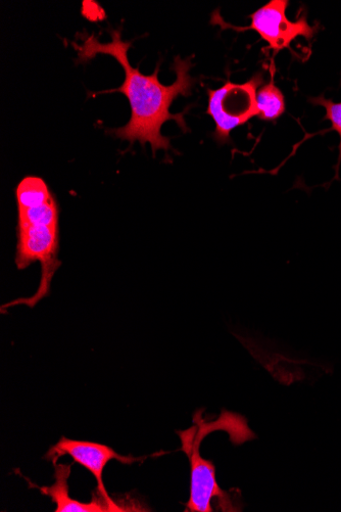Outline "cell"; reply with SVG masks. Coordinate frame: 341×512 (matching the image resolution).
Returning a JSON list of instances; mask_svg holds the SVG:
<instances>
[{
	"mask_svg": "<svg viewBox=\"0 0 341 512\" xmlns=\"http://www.w3.org/2000/svg\"><path fill=\"white\" fill-rule=\"evenodd\" d=\"M131 44L122 39V30L118 29L112 32L110 42L102 43L91 35L86 37L81 45H75V48L81 63L91 61L97 55H105L114 58L122 66L125 79L121 87L101 93H122L129 101L131 116L125 126L111 132L131 145L136 142L142 147L150 144L156 156L160 150L168 152L171 149V139L162 134V126L166 122L175 121L183 132L188 131L184 119L187 111L172 114L170 109L177 98L191 95L196 79L190 75V58L182 60L180 57H177L173 64L176 80L172 85L167 86L160 82V63L152 75L142 74L129 62L128 52Z\"/></svg>",
	"mask_w": 341,
	"mask_h": 512,
	"instance_id": "obj_1",
	"label": "cell"
},
{
	"mask_svg": "<svg viewBox=\"0 0 341 512\" xmlns=\"http://www.w3.org/2000/svg\"><path fill=\"white\" fill-rule=\"evenodd\" d=\"M18 207V244L15 262L23 270L38 262L41 277L38 290L30 298H21L3 306L34 308L50 296L53 278L62 261L60 252V209L57 199L45 180L38 176L24 177L16 188Z\"/></svg>",
	"mask_w": 341,
	"mask_h": 512,
	"instance_id": "obj_2",
	"label": "cell"
},
{
	"mask_svg": "<svg viewBox=\"0 0 341 512\" xmlns=\"http://www.w3.org/2000/svg\"><path fill=\"white\" fill-rule=\"evenodd\" d=\"M194 425L187 431L177 432L182 447L179 449L189 457L191 467L190 497L185 505L187 512L241 511V493L237 489L224 491L216 481V468L211 460L201 456L200 447L204 439L213 432L225 431L231 441L242 444L256 439L245 417L223 411L220 420L206 423L201 412L194 415Z\"/></svg>",
	"mask_w": 341,
	"mask_h": 512,
	"instance_id": "obj_3",
	"label": "cell"
},
{
	"mask_svg": "<svg viewBox=\"0 0 341 512\" xmlns=\"http://www.w3.org/2000/svg\"><path fill=\"white\" fill-rule=\"evenodd\" d=\"M262 73L245 83L230 80L218 89H208L207 114L215 122L212 136L219 145L231 143V132L259 116L257 92L264 85Z\"/></svg>",
	"mask_w": 341,
	"mask_h": 512,
	"instance_id": "obj_4",
	"label": "cell"
},
{
	"mask_svg": "<svg viewBox=\"0 0 341 512\" xmlns=\"http://www.w3.org/2000/svg\"><path fill=\"white\" fill-rule=\"evenodd\" d=\"M288 0H271L267 5L250 15L252 23L249 26L237 27L226 23L218 11L212 15V25L222 30L230 29L236 32L255 31L268 43V51L274 56L283 50L291 51L292 42L300 37L311 40L318 32V27L311 26L306 15L297 21H291L286 16Z\"/></svg>",
	"mask_w": 341,
	"mask_h": 512,
	"instance_id": "obj_5",
	"label": "cell"
},
{
	"mask_svg": "<svg viewBox=\"0 0 341 512\" xmlns=\"http://www.w3.org/2000/svg\"><path fill=\"white\" fill-rule=\"evenodd\" d=\"M65 455L71 456L76 463L80 464L81 467L85 468L93 475L97 482L96 491L109 501L114 500L109 495L103 480V473L107 464L113 459L123 464H132L144 459V457L122 456L107 445L87 441H76L66 437H62L56 445L48 450L44 458L53 461L55 464Z\"/></svg>",
	"mask_w": 341,
	"mask_h": 512,
	"instance_id": "obj_6",
	"label": "cell"
},
{
	"mask_svg": "<svg viewBox=\"0 0 341 512\" xmlns=\"http://www.w3.org/2000/svg\"><path fill=\"white\" fill-rule=\"evenodd\" d=\"M56 482L51 487H38L29 482L32 488L38 489L43 495L50 496L57 504L56 512H125L134 511L115 501H109L99 492L93 495L89 503H83L71 498L68 480L72 472V464H54Z\"/></svg>",
	"mask_w": 341,
	"mask_h": 512,
	"instance_id": "obj_7",
	"label": "cell"
},
{
	"mask_svg": "<svg viewBox=\"0 0 341 512\" xmlns=\"http://www.w3.org/2000/svg\"><path fill=\"white\" fill-rule=\"evenodd\" d=\"M275 68L271 66V80L262 85L257 92V105L262 121L272 122L279 119L286 109L283 92L274 82Z\"/></svg>",
	"mask_w": 341,
	"mask_h": 512,
	"instance_id": "obj_8",
	"label": "cell"
},
{
	"mask_svg": "<svg viewBox=\"0 0 341 512\" xmlns=\"http://www.w3.org/2000/svg\"><path fill=\"white\" fill-rule=\"evenodd\" d=\"M309 102L314 106L323 107L326 111L324 116V120H328L331 122V128L325 129L323 131L318 132V134L327 133L329 131H335L340 137L339 143V156L338 162L335 167V177L334 179H339V168L341 165V103H334L332 100L326 99L323 95L317 98L309 99Z\"/></svg>",
	"mask_w": 341,
	"mask_h": 512,
	"instance_id": "obj_9",
	"label": "cell"
}]
</instances>
